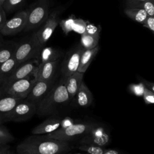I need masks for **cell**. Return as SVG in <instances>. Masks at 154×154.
<instances>
[{"label":"cell","instance_id":"6da1fadb","mask_svg":"<svg viewBox=\"0 0 154 154\" xmlns=\"http://www.w3.org/2000/svg\"><path fill=\"white\" fill-rule=\"evenodd\" d=\"M70 150L69 141L33 134L22 140L16 147L17 154H64Z\"/></svg>","mask_w":154,"mask_h":154},{"label":"cell","instance_id":"7a4b0ae2","mask_svg":"<svg viewBox=\"0 0 154 154\" xmlns=\"http://www.w3.org/2000/svg\"><path fill=\"white\" fill-rule=\"evenodd\" d=\"M70 102L65 85V79L61 76L60 81L54 84L46 96L37 105V114L42 117L52 116L58 108Z\"/></svg>","mask_w":154,"mask_h":154},{"label":"cell","instance_id":"3957f363","mask_svg":"<svg viewBox=\"0 0 154 154\" xmlns=\"http://www.w3.org/2000/svg\"><path fill=\"white\" fill-rule=\"evenodd\" d=\"M43 47L37 38L35 32L24 38L18 43L13 55L17 66L32 59L38 60Z\"/></svg>","mask_w":154,"mask_h":154},{"label":"cell","instance_id":"277c9868","mask_svg":"<svg viewBox=\"0 0 154 154\" xmlns=\"http://www.w3.org/2000/svg\"><path fill=\"white\" fill-rule=\"evenodd\" d=\"M27 20L25 31H29L42 26L49 14V0H38L26 10Z\"/></svg>","mask_w":154,"mask_h":154},{"label":"cell","instance_id":"5b68a950","mask_svg":"<svg viewBox=\"0 0 154 154\" xmlns=\"http://www.w3.org/2000/svg\"><path fill=\"white\" fill-rule=\"evenodd\" d=\"M96 123L93 122H75L64 128H60L55 131L46 134L49 138L69 141L85 134Z\"/></svg>","mask_w":154,"mask_h":154},{"label":"cell","instance_id":"8992f818","mask_svg":"<svg viewBox=\"0 0 154 154\" xmlns=\"http://www.w3.org/2000/svg\"><path fill=\"white\" fill-rule=\"evenodd\" d=\"M35 80L33 76L16 81L0 88V96H8L25 99L30 92Z\"/></svg>","mask_w":154,"mask_h":154},{"label":"cell","instance_id":"52a82bcc","mask_svg":"<svg viewBox=\"0 0 154 154\" xmlns=\"http://www.w3.org/2000/svg\"><path fill=\"white\" fill-rule=\"evenodd\" d=\"M37 113V105L25 98L19 102L7 119V123L22 122L31 119Z\"/></svg>","mask_w":154,"mask_h":154},{"label":"cell","instance_id":"ba28073f","mask_svg":"<svg viewBox=\"0 0 154 154\" xmlns=\"http://www.w3.org/2000/svg\"><path fill=\"white\" fill-rule=\"evenodd\" d=\"M110 141V135L106 129L102 125L96 123L85 134L81 137L79 144L107 146Z\"/></svg>","mask_w":154,"mask_h":154},{"label":"cell","instance_id":"9c48e42d","mask_svg":"<svg viewBox=\"0 0 154 154\" xmlns=\"http://www.w3.org/2000/svg\"><path fill=\"white\" fill-rule=\"evenodd\" d=\"M84 49L79 44L70 49L66 54L61 64L62 77L66 78L78 71L81 56Z\"/></svg>","mask_w":154,"mask_h":154},{"label":"cell","instance_id":"30bf717a","mask_svg":"<svg viewBox=\"0 0 154 154\" xmlns=\"http://www.w3.org/2000/svg\"><path fill=\"white\" fill-rule=\"evenodd\" d=\"M63 10V9L61 7H58L49 13L48 17L42 27L35 32L37 38L42 46L44 47L59 24L60 16Z\"/></svg>","mask_w":154,"mask_h":154},{"label":"cell","instance_id":"8fae6325","mask_svg":"<svg viewBox=\"0 0 154 154\" xmlns=\"http://www.w3.org/2000/svg\"><path fill=\"white\" fill-rule=\"evenodd\" d=\"M38 64L39 62L38 60L34 58L19 64L9 77L0 84V88L26 77L29 76H34V74Z\"/></svg>","mask_w":154,"mask_h":154},{"label":"cell","instance_id":"7c38bea8","mask_svg":"<svg viewBox=\"0 0 154 154\" xmlns=\"http://www.w3.org/2000/svg\"><path fill=\"white\" fill-rule=\"evenodd\" d=\"M27 20V11L23 10L17 13L11 19L7 20L0 33L4 35H12L24 30Z\"/></svg>","mask_w":154,"mask_h":154},{"label":"cell","instance_id":"4fadbf2b","mask_svg":"<svg viewBox=\"0 0 154 154\" xmlns=\"http://www.w3.org/2000/svg\"><path fill=\"white\" fill-rule=\"evenodd\" d=\"M60 60L40 63L34 74V78L36 81H54V77Z\"/></svg>","mask_w":154,"mask_h":154},{"label":"cell","instance_id":"5bb4252c","mask_svg":"<svg viewBox=\"0 0 154 154\" xmlns=\"http://www.w3.org/2000/svg\"><path fill=\"white\" fill-rule=\"evenodd\" d=\"M54 85V81H36L27 96L26 99L37 105L49 93Z\"/></svg>","mask_w":154,"mask_h":154},{"label":"cell","instance_id":"9a60e30c","mask_svg":"<svg viewBox=\"0 0 154 154\" xmlns=\"http://www.w3.org/2000/svg\"><path fill=\"white\" fill-rule=\"evenodd\" d=\"M62 118L53 115L50 116L40 124L33 128L31 134L33 135H46L55 131L61 128Z\"/></svg>","mask_w":154,"mask_h":154},{"label":"cell","instance_id":"2e32d148","mask_svg":"<svg viewBox=\"0 0 154 154\" xmlns=\"http://www.w3.org/2000/svg\"><path fill=\"white\" fill-rule=\"evenodd\" d=\"M23 99L0 96V125L7 123V119L16 105Z\"/></svg>","mask_w":154,"mask_h":154},{"label":"cell","instance_id":"e0dca14e","mask_svg":"<svg viewBox=\"0 0 154 154\" xmlns=\"http://www.w3.org/2000/svg\"><path fill=\"white\" fill-rule=\"evenodd\" d=\"M84 73L76 72L65 79V85L70 100L72 101L76 94L83 82Z\"/></svg>","mask_w":154,"mask_h":154},{"label":"cell","instance_id":"ac0fdd59","mask_svg":"<svg viewBox=\"0 0 154 154\" xmlns=\"http://www.w3.org/2000/svg\"><path fill=\"white\" fill-rule=\"evenodd\" d=\"M75 106L84 108L91 105L93 101V95L89 88L83 81L76 94L72 100Z\"/></svg>","mask_w":154,"mask_h":154},{"label":"cell","instance_id":"d6986e66","mask_svg":"<svg viewBox=\"0 0 154 154\" xmlns=\"http://www.w3.org/2000/svg\"><path fill=\"white\" fill-rule=\"evenodd\" d=\"M63 55V52L52 47H43L40 52L38 61L41 63L60 60Z\"/></svg>","mask_w":154,"mask_h":154},{"label":"cell","instance_id":"ffe728a7","mask_svg":"<svg viewBox=\"0 0 154 154\" xmlns=\"http://www.w3.org/2000/svg\"><path fill=\"white\" fill-rule=\"evenodd\" d=\"M99 49L100 47L97 45L91 49H84L81 56L78 72L83 73L86 72L91 61L99 52Z\"/></svg>","mask_w":154,"mask_h":154},{"label":"cell","instance_id":"44dd1931","mask_svg":"<svg viewBox=\"0 0 154 154\" xmlns=\"http://www.w3.org/2000/svg\"><path fill=\"white\" fill-rule=\"evenodd\" d=\"M17 44L11 41L0 42V64L14 55Z\"/></svg>","mask_w":154,"mask_h":154},{"label":"cell","instance_id":"7402d4cb","mask_svg":"<svg viewBox=\"0 0 154 154\" xmlns=\"http://www.w3.org/2000/svg\"><path fill=\"white\" fill-rule=\"evenodd\" d=\"M17 66L16 61L13 56L0 64V84L9 77Z\"/></svg>","mask_w":154,"mask_h":154},{"label":"cell","instance_id":"603a6c76","mask_svg":"<svg viewBox=\"0 0 154 154\" xmlns=\"http://www.w3.org/2000/svg\"><path fill=\"white\" fill-rule=\"evenodd\" d=\"M124 11L126 16L130 19L141 24L143 23L146 18L148 17V15L145 10L140 8L126 7Z\"/></svg>","mask_w":154,"mask_h":154},{"label":"cell","instance_id":"cb8c5ba5","mask_svg":"<svg viewBox=\"0 0 154 154\" xmlns=\"http://www.w3.org/2000/svg\"><path fill=\"white\" fill-rule=\"evenodd\" d=\"M100 35H93L88 34L81 35V45L85 49H91L98 45Z\"/></svg>","mask_w":154,"mask_h":154},{"label":"cell","instance_id":"d4e9b609","mask_svg":"<svg viewBox=\"0 0 154 154\" xmlns=\"http://www.w3.org/2000/svg\"><path fill=\"white\" fill-rule=\"evenodd\" d=\"M77 148L88 154H103L106 149L104 146L87 144H79Z\"/></svg>","mask_w":154,"mask_h":154},{"label":"cell","instance_id":"484cf974","mask_svg":"<svg viewBox=\"0 0 154 154\" xmlns=\"http://www.w3.org/2000/svg\"><path fill=\"white\" fill-rule=\"evenodd\" d=\"M14 140L9 130L3 125H0V145L7 144Z\"/></svg>","mask_w":154,"mask_h":154},{"label":"cell","instance_id":"4316f807","mask_svg":"<svg viewBox=\"0 0 154 154\" xmlns=\"http://www.w3.org/2000/svg\"><path fill=\"white\" fill-rule=\"evenodd\" d=\"M25 1V0H5L2 7L4 11L10 12L22 7Z\"/></svg>","mask_w":154,"mask_h":154},{"label":"cell","instance_id":"83f0119b","mask_svg":"<svg viewBox=\"0 0 154 154\" xmlns=\"http://www.w3.org/2000/svg\"><path fill=\"white\" fill-rule=\"evenodd\" d=\"M75 19L76 17L72 14L67 19L60 20L59 25L66 35H67L70 31H72V26Z\"/></svg>","mask_w":154,"mask_h":154},{"label":"cell","instance_id":"f1b7e54d","mask_svg":"<svg viewBox=\"0 0 154 154\" xmlns=\"http://www.w3.org/2000/svg\"><path fill=\"white\" fill-rule=\"evenodd\" d=\"M133 7L143 8L147 13L148 16H154V0L145 1Z\"/></svg>","mask_w":154,"mask_h":154},{"label":"cell","instance_id":"f546056e","mask_svg":"<svg viewBox=\"0 0 154 154\" xmlns=\"http://www.w3.org/2000/svg\"><path fill=\"white\" fill-rule=\"evenodd\" d=\"M87 21L84 20L81 18H76L75 19V21L72 26V31L75 32L81 35L85 33Z\"/></svg>","mask_w":154,"mask_h":154},{"label":"cell","instance_id":"4dcf8cb0","mask_svg":"<svg viewBox=\"0 0 154 154\" xmlns=\"http://www.w3.org/2000/svg\"><path fill=\"white\" fill-rule=\"evenodd\" d=\"M146 86L144 84L140 81L138 84H131L129 85V90L134 95L137 96H143Z\"/></svg>","mask_w":154,"mask_h":154},{"label":"cell","instance_id":"1f68e13d","mask_svg":"<svg viewBox=\"0 0 154 154\" xmlns=\"http://www.w3.org/2000/svg\"><path fill=\"white\" fill-rule=\"evenodd\" d=\"M101 28L100 26H96L94 24L90 23L88 21H87L86 28H85V33L93 35H100V31Z\"/></svg>","mask_w":154,"mask_h":154},{"label":"cell","instance_id":"d6a6232c","mask_svg":"<svg viewBox=\"0 0 154 154\" xmlns=\"http://www.w3.org/2000/svg\"><path fill=\"white\" fill-rule=\"evenodd\" d=\"M143 97L146 104H154V92L146 87H145Z\"/></svg>","mask_w":154,"mask_h":154},{"label":"cell","instance_id":"836d02e7","mask_svg":"<svg viewBox=\"0 0 154 154\" xmlns=\"http://www.w3.org/2000/svg\"><path fill=\"white\" fill-rule=\"evenodd\" d=\"M143 25L154 32V16H148L143 22Z\"/></svg>","mask_w":154,"mask_h":154},{"label":"cell","instance_id":"e575fe53","mask_svg":"<svg viewBox=\"0 0 154 154\" xmlns=\"http://www.w3.org/2000/svg\"><path fill=\"white\" fill-rule=\"evenodd\" d=\"M75 120L73 119L70 117H66L64 118H62V121H61V125L60 128H64L67 126H69L73 123H75ZM60 129V128H59Z\"/></svg>","mask_w":154,"mask_h":154},{"label":"cell","instance_id":"d590c367","mask_svg":"<svg viewBox=\"0 0 154 154\" xmlns=\"http://www.w3.org/2000/svg\"><path fill=\"white\" fill-rule=\"evenodd\" d=\"M6 14L4 10L3 9L2 6H0V31L3 28L5 23L7 21Z\"/></svg>","mask_w":154,"mask_h":154},{"label":"cell","instance_id":"8d00e7d4","mask_svg":"<svg viewBox=\"0 0 154 154\" xmlns=\"http://www.w3.org/2000/svg\"><path fill=\"white\" fill-rule=\"evenodd\" d=\"M140 81L142 82L147 88H148L149 89H150V90L154 92V82L148 81L142 78H140Z\"/></svg>","mask_w":154,"mask_h":154},{"label":"cell","instance_id":"74e56055","mask_svg":"<svg viewBox=\"0 0 154 154\" xmlns=\"http://www.w3.org/2000/svg\"><path fill=\"white\" fill-rule=\"evenodd\" d=\"M147 0H126V7H133L135 5L143 2Z\"/></svg>","mask_w":154,"mask_h":154},{"label":"cell","instance_id":"f35d334b","mask_svg":"<svg viewBox=\"0 0 154 154\" xmlns=\"http://www.w3.org/2000/svg\"><path fill=\"white\" fill-rule=\"evenodd\" d=\"M10 151V146L7 144L0 145V154H7Z\"/></svg>","mask_w":154,"mask_h":154},{"label":"cell","instance_id":"ab89813d","mask_svg":"<svg viewBox=\"0 0 154 154\" xmlns=\"http://www.w3.org/2000/svg\"><path fill=\"white\" fill-rule=\"evenodd\" d=\"M103 154H125L118 150L112 149H106Z\"/></svg>","mask_w":154,"mask_h":154},{"label":"cell","instance_id":"60d3db41","mask_svg":"<svg viewBox=\"0 0 154 154\" xmlns=\"http://www.w3.org/2000/svg\"><path fill=\"white\" fill-rule=\"evenodd\" d=\"M5 1V0H0V6H2V5H3V4H4Z\"/></svg>","mask_w":154,"mask_h":154},{"label":"cell","instance_id":"b9f144b4","mask_svg":"<svg viewBox=\"0 0 154 154\" xmlns=\"http://www.w3.org/2000/svg\"><path fill=\"white\" fill-rule=\"evenodd\" d=\"M7 154H16L15 153H14L13 152H11V151H9Z\"/></svg>","mask_w":154,"mask_h":154},{"label":"cell","instance_id":"7bdbcfd3","mask_svg":"<svg viewBox=\"0 0 154 154\" xmlns=\"http://www.w3.org/2000/svg\"><path fill=\"white\" fill-rule=\"evenodd\" d=\"M64 154H70V153H64ZM73 154H88L87 153H73Z\"/></svg>","mask_w":154,"mask_h":154}]
</instances>
